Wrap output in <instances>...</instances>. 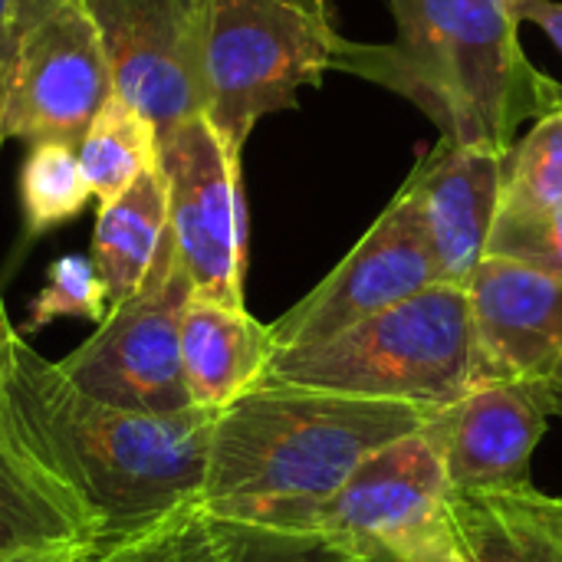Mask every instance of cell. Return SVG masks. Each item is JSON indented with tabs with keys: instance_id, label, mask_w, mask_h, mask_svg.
Wrapping results in <instances>:
<instances>
[{
	"instance_id": "cb8c5ba5",
	"label": "cell",
	"mask_w": 562,
	"mask_h": 562,
	"mask_svg": "<svg viewBox=\"0 0 562 562\" xmlns=\"http://www.w3.org/2000/svg\"><path fill=\"white\" fill-rule=\"evenodd\" d=\"M487 254L520 260L527 267L562 277V207L540 217H520V221L497 217Z\"/></svg>"
},
{
	"instance_id": "3957f363",
	"label": "cell",
	"mask_w": 562,
	"mask_h": 562,
	"mask_svg": "<svg viewBox=\"0 0 562 562\" xmlns=\"http://www.w3.org/2000/svg\"><path fill=\"white\" fill-rule=\"evenodd\" d=\"M392 43L339 40L333 69L418 105L451 145L507 155L517 132L562 109V82L520 46L510 0H389Z\"/></svg>"
},
{
	"instance_id": "9c48e42d",
	"label": "cell",
	"mask_w": 562,
	"mask_h": 562,
	"mask_svg": "<svg viewBox=\"0 0 562 562\" xmlns=\"http://www.w3.org/2000/svg\"><path fill=\"white\" fill-rule=\"evenodd\" d=\"M168 217L194 296L244 306L247 214L240 194V151L211 119L191 115L161 138Z\"/></svg>"
},
{
	"instance_id": "ba28073f",
	"label": "cell",
	"mask_w": 562,
	"mask_h": 562,
	"mask_svg": "<svg viewBox=\"0 0 562 562\" xmlns=\"http://www.w3.org/2000/svg\"><path fill=\"white\" fill-rule=\"evenodd\" d=\"M451 481L435 415L425 428L369 454L313 514L310 533L356 562H402L445 527Z\"/></svg>"
},
{
	"instance_id": "5bb4252c",
	"label": "cell",
	"mask_w": 562,
	"mask_h": 562,
	"mask_svg": "<svg viewBox=\"0 0 562 562\" xmlns=\"http://www.w3.org/2000/svg\"><path fill=\"white\" fill-rule=\"evenodd\" d=\"M553 418L547 382H477L464 398L435 412L451 487H524L530 461Z\"/></svg>"
},
{
	"instance_id": "e0dca14e",
	"label": "cell",
	"mask_w": 562,
	"mask_h": 562,
	"mask_svg": "<svg viewBox=\"0 0 562 562\" xmlns=\"http://www.w3.org/2000/svg\"><path fill=\"white\" fill-rule=\"evenodd\" d=\"M168 234V178L161 168L145 171L115 201L99 204L89 260L109 293V306L128 300L145 283Z\"/></svg>"
},
{
	"instance_id": "d6986e66",
	"label": "cell",
	"mask_w": 562,
	"mask_h": 562,
	"mask_svg": "<svg viewBox=\"0 0 562 562\" xmlns=\"http://www.w3.org/2000/svg\"><path fill=\"white\" fill-rule=\"evenodd\" d=\"M562 207V109L537 119L504 155L501 217H540Z\"/></svg>"
},
{
	"instance_id": "8992f818",
	"label": "cell",
	"mask_w": 562,
	"mask_h": 562,
	"mask_svg": "<svg viewBox=\"0 0 562 562\" xmlns=\"http://www.w3.org/2000/svg\"><path fill=\"white\" fill-rule=\"evenodd\" d=\"M112 92L105 46L86 0L7 3L3 138L79 145Z\"/></svg>"
},
{
	"instance_id": "7c38bea8",
	"label": "cell",
	"mask_w": 562,
	"mask_h": 562,
	"mask_svg": "<svg viewBox=\"0 0 562 562\" xmlns=\"http://www.w3.org/2000/svg\"><path fill=\"white\" fill-rule=\"evenodd\" d=\"M477 382H550L562 362V277L484 257L468 283Z\"/></svg>"
},
{
	"instance_id": "ffe728a7",
	"label": "cell",
	"mask_w": 562,
	"mask_h": 562,
	"mask_svg": "<svg viewBox=\"0 0 562 562\" xmlns=\"http://www.w3.org/2000/svg\"><path fill=\"white\" fill-rule=\"evenodd\" d=\"M20 194H23L26 237H40L72 221L76 214H82L86 201L92 198V188L79 165L76 145H66V142L30 145V155L20 175Z\"/></svg>"
},
{
	"instance_id": "4fadbf2b",
	"label": "cell",
	"mask_w": 562,
	"mask_h": 562,
	"mask_svg": "<svg viewBox=\"0 0 562 562\" xmlns=\"http://www.w3.org/2000/svg\"><path fill=\"white\" fill-rule=\"evenodd\" d=\"M402 188L418 207L438 283L468 290L501 217L504 155L438 138Z\"/></svg>"
},
{
	"instance_id": "277c9868",
	"label": "cell",
	"mask_w": 562,
	"mask_h": 562,
	"mask_svg": "<svg viewBox=\"0 0 562 562\" xmlns=\"http://www.w3.org/2000/svg\"><path fill=\"white\" fill-rule=\"evenodd\" d=\"M257 385H293L441 412L477 385L468 290L435 283L319 346L273 352Z\"/></svg>"
},
{
	"instance_id": "30bf717a",
	"label": "cell",
	"mask_w": 562,
	"mask_h": 562,
	"mask_svg": "<svg viewBox=\"0 0 562 562\" xmlns=\"http://www.w3.org/2000/svg\"><path fill=\"white\" fill-rule=\"evenodd\" d=\"M435 283V260L418 207L412 194L398 188L336 270L270 326L273 352L319 346Z\"/></svg>"
},
{
	"instance_id": "603a6c76",
	"label": "cell",
	"mask_w": 562,
	"mask_h": 562,
	"mask_svg": "<svg viewBox=\"0 0 562 562\" xmlns=\"http://www.w3.org/2000/svg\"><path fill=\"white\" fill-rule=\"evenodd\" d=\"M89 562H217L214 530L201 507H184Z\"/></svg>"
},
{
	"instance_id": "7402d4cb",
	"label": "cell",
	"mask_w": 562,
	"mask_h": 562,
	"mask_svg": "<svg viewBox=\"0 0 562 562\" xmlns=\"http://www.w3.org/2000/svg\"><path fill=\"white\" fill-rule=\"evenodd\" d=\"M211 530L217 562H356L319 533L234 520H211Z\"/></svg>"
},
{
	"instance_id": "4316f807",
	"label": "cell",
	"mask_w": 562,
	"mask_h": 562,
	"mask_svg": "<svg viewBox=\"0 0 562 562\" xmlns=\"http://www.w3.org/2000/svg\"><path fill=\"white\" fill-rule=\"evenodd\" d=\"M92 553L79 547H26V550H0V562H89Z\"/></svg>"
},
{
	"instance_id": "8fae6325",
	"label": "cell",
	"mask_w": 562,
	"mask_h": 562,
	"mask_svg": "<svg viewBox=\"0 0 562 562\" xmlns=\"http://www.w3.org/2000/svg\"><path fill=\"white\" fill-rule=\"evenodd\" d=\"M112 89L165 138L204 112V43L211 0H86Z\"/></svg>"
},
{
	"instance_id": "6da1fadb",
	"label": "cell",
	"mask_w": 562,
	"mask_h": 562,
	"mask_svg": "<svg viewBox=\"0 0 562 562\" xmlns=\"http://www.w3.org/2000/svg\"><path fill=\"white\" fill-rule=\"evenodd\" d=\"M217 412L105 405L43 359L0 313V550L92 557L201 507Z\"/></svg>"
},
{
	"instance_id": "d4e9b609",
	"label": "cell",
	"mask_w": 562,
	"mask_h": 562,
	"mask_svg": "<svg viewBox=\"0 0 562 562\" xmlns=\"http://www.w3.org/2000/svg\"><path fill=\"white\" fill-rule=\"evenodd\" d=\"M517 20L537 23L562 53V0H510Z\"/></svg>"
},
{
	"instance_id": "9a60e30c",
	"label": "cell",
	"mask_w": 562,
	"mask_h": 562,
	"mask_svg": "<svg viewBox=\"0 0 562 562\" xmlns=\"http://www.w3.org/2000/svg\"><path fill=\"white\" fill-rule=\"evenodd\" d=\"M445 520L468 562H562V497L524 487H451Z\"/></svg>"
},
{
	"instance_id": "44dd1931",
	"label": "cell",
	"mask_w": 562,
	"mask_h": 562,
	"mask_svg": "<svg viewBox=\"0 0 562 562\" xmlns=\"http://www.w3.org/2000/svg\"><path fill=\"white\" fill-rule=\"evenodd\" d=\"M109 293L95 273V263L89 257L66 254L46 270V283L30 303L23 329L36 333L56 319H89L99 326L109 316Z\"/></svg>"
},
{
	"instance_id": "f1b7e54d",
	"label": "cell",
	"mask_w": 562,
	"mask_h": 562,
	"mask_svg": "<svg viewBox=\"0 0 562 562\" xmlns=\"http://www.w3.org/2000/svg\"><path fill=\"white\" fill-rule=\"evenodd\" d=\"M547 389H550V405H553V415L562 418V362L560 369L553 372V379L547 382Z\"/></svg>"
},
{
	"instance_id": "2e32d148",
	"label": "cell",
	"mask_w": 562,
	"mask_h": 562,
	"mask_svg": "<svg viewBox=\"0 0 562 562\" xmlns=\"http://www.w3.org/2000/svg\"><path fill=\"white\" fill-rule=\"evenodd\" d=\"M273 356L270 326L247 306L194 296L181 316V369L194 408L221 412L250 392Z\"/></svg>"
},
{
	"instance_id": "484cf974",
	"label": "cell",
	"mask_w": 562,
	"mask_h": 562,
	"mask_svg": "<svg viewBox=\"0 0 562 562\" xmlns=\"http://www.w3.org/2000/svg\"><path fill=\"white\" fill-rule=\"evenodd\" d=\"M402 562H468L461 553H458V547H454V540H451V530H448V520H445V527L441 530H435L428 540H422L408 557Z\"/></svg>"
},
{
	"instance_id": "83f0119b",
	"label": "cell",
	"mask_w": 562,
	"mask_h": 562,
	"mask_svg": "<svg viewBox=\"0 0 562 562\" xmlns=\"http://www.w3.org/2000/svg\"><path fill=\"white\" fill-rule=\"evenodd\" d=\"M7 3L10 0H0V145L7 142L3 138V109H7Z\"/></svg>"
},
{
	"instance_id": "f546056e",
	"label": "cell",
	"mask_w": 562,
	"mask_h": 562,
	"mask_svg": "<svg viewBox=\"0 0 562 562\" xmlns=\"http://www.w3.org/2000/svg\"><path fill=\"white\" fill-rule=\"evenodd\" d=\"M0 313H3V303H0Z\"/></svg>"
},
{
	"instance_id": "52a82bcc",
	"label": "cell",
	"mask_w": 562,
	"mask_h": 562,
	"mask_svg": "<svg viewBox=\"0 0 562 562\" xmlns=\"http://www.w3.org/2000/svg\"><path fill=\"white\" fill-rule=\"evenodd\" d=\"M191 280L168 234L145 283L109 310L99 329L56 366L86 395L142 412H188L191 392L181 369V316L191 300Z\"/></svg>"
},
{
	"instance_id": "ac0fdd59",
	"label": "cell",
	"mask_w": 562,
	"mask_h": 562,
	"mask_svg": "<svg viewBox=\"0 0 562 562\" xmlns=\"http://www.w3.org/2000/svg\"><path fill=\"white\" fill-rule=\"evenodd\" d=\"M76 155L92 198L109 204L145 171L161 168V135L145 112L112 92L82 132Z\"/></svg>"
},
{
	"instance_id": "5b68a950",
	"label": "cell",
	"mask_w": 562,
	"mask_h": 562,
	"mask_svg": "<svg viewBox=\"0 0 562 562\" xmlns=\"http://www.w3.org/2000/svg\"><path fill=\"white\" fill-rule=\"evenodd\" d=\"M342 33L333 0H211L204 115L244 151L254 125L323 86Z\"/></svg>"
},
{
	"instance_id": "7a4b0ae2",
	"label": "cell",
	"mask_w": 562,
	"mask_h": 562,
	"mask_svg": "<svg viewBox=\"0 0 562 562\" xmlns=\"http://www.w3.org/2000/svg\"><path fill=\"white\" fill-rule=\"evenodd\" d=\"M431 415L402 402L254 385L217 412L198 504L211 520L310 533L313 514L369 454Z\"/></svg>"
}]
</instances>
